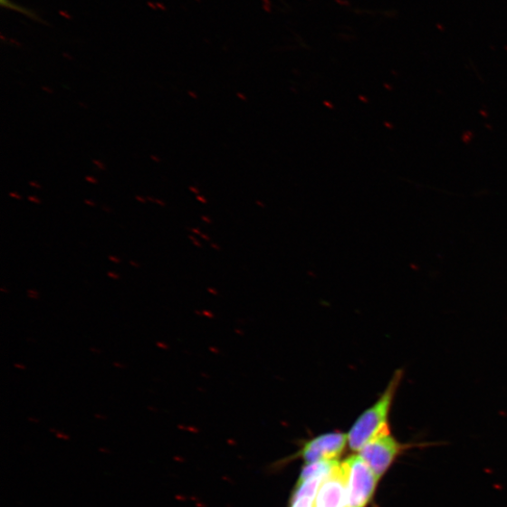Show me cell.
<instances>
[{
  "label": "cell",
  "instance_id": "obj_1",
  "mask_svg": "<svg viewBox=\"0 0 507 507\" xmlns=\"http://www.w3.org/2000/svg\"><path fill=\"white\" fill-rule=\"evenodd\" d=\"M402 376V370H397L385 392L352 425L348 434L349 447L352 451L359 452L371 440L390 429L388 419Z\"/></svg>",
  "mask_w": 507,
  "mask_h": 507
},
{
  "label": "cell",
  "instance_id": "obj_2",
  "mask_svg": "<svg viewBox=\"0 0 507 507\" xmlns=\"http://www.w3.org/2000/svg\"><path fill=\"white\" fill-rule=\"evenodd\" d=\"M347 477V507H367L373 500L379 479L359 454L343 462Z\"/></svg>",
  "mask_w": 507,
  "mask_h": 507
},
{
  "label": "cell",
  "instance_id": "obj_3",
  "mask_svg": "<svg viewBox=\"0 0 507 507\" xmlns=\"http://www.w3.org/2000/svg\"><path fill=\"white\" fill-rule=\"evenodd\" d=\"M413 446L415 445L400 443L393 436L391 429H388L368 443L359 451V455L380 479L389 471L399 456Z\"/></svg>",
  "mask_w": 507,
  "mask_h": 507
},
{
  "label": "cell",
  "instance_id": "obj_4",
  "mask_svg": "<svg viewBox=\"0 0 507 507\" xmlns=\"http://www.w3.org/2000/svg\"><path fill=\"white\" fill-rule=\"evenodd\" d=\"M348 443V435L329 433L320 435L304 445L301 459L307 464L338 461Z\"/></svg>",
  "mask_w": 507,
  "mask_h": 507
},
{
  "label": "cell",
  "instance_id": "obj_5",
  "mask_svg": "<svg viewBox=\"0 0 507 507\" xmlns=\"http://www.w3.org/2000/svg\"><path fill=\"white\" fill-rule=\"evenodd\" d=\"M315 507H347V477L343 463H340L322 482Z\"/></svg>",
  "mask_w": 507,
  "mask_h": 507
},
{
  "label": "cell",
  "instance_id": "obj_6",
  "mask_svg": "<svg viewBox=\"0 0 507 507\" xmlns=\"http://www.w3.org/2000/svg\"><path fill=\"white\" fill-rule=\"evenodd\" d=\"M327 475L315 476L298 483L292 495L291 507H315L318 492Z\"/></svg>",
  "mask_w": 507,
  "mask_h": 507
},
{
  "label": "cell",
  "instance_id": "obj_7",
  "mask_svg": "<svg viewBox=\"0 0 507 507\" xmlns=\"http://www.w3.org/2000/svg\"><path fill=\"white\" fill-rule=\"evenodd\" d=\"M0 4H2V6L6 8V9L15 11L19 14H22L25 16H28L31 19L38 21L40 23H44V21L42 20V18L39 16V14H37L36 12H34V11H33V10L27 8V7L19 5L15 3H14V2H12V0H2V3H0Z\"/></svg>",
  "mask_w": 507,
  "mask_h": 507
},
{
  "label": "cell",
  "instance_id": "obj_8",
  "mask_svg": "<svg viewBox=\"0 0 507 507\" xmlns=\"http://www.w3.org/2000/svg\"><path fill=\"white\" fill-rule=\"evenodd\" d=\"M93 165L100 170H106L107 167L103 162H100V160H92Z\"/></svg>",
  "mask_w": 507,
  "mask_h": 507
},
{
  "label": "cell",
  "instance_id": "obj_9",
  "mask_svg": "<svg viewBox=\"0 0 507 507\" xmlns=\"http://www.w3.org/2000/svg\"><path fill=\"white\" fill-rule=\"evenodd\" d=\"M85 180H86V182H88L91 185H97L98 184V180L93 176L85 177Z\"/></svg>",
  "mask_w": 507,
  "mask_h": 507
},
{
  "label": "cell",
  "instance_id": "obj_10",
  "mask_svg": "<svg viewBox=\"0 0 507 507\" xmlns=\"http://www.w3.org/2000/svg\"><path fill=\"white\" fill-rule=\"evenodd\" d=\"M28 200L34 203V205H41L42 203L41 199L34 196H29Z\"/></svg>",
  "mask_w": 507,
  "mask_h": 507
},
{
  "label": "cell",
  "instance_id": "obj_11",
  "mask_svg": "<svg viewBox=\"0 0 507 507\" xmlns=\"http://www.w3.org/2000/svg\"><path fill=\"white\" fill-rule=\"evenodd\" d=\"M84 203L86 206H90V207H95L96 206V203L91 199H85Z\"/></svg>",
  "mask_w": 507,
  "mask_h": 507
},
{
  "label": "cell",
  "instance_id": "obj_12",
  "mask_svg": "<svg viewBox=\"0 0 507 507\" xmlns=\"http://www.w3.org/2000/svg\"><path fill=\"white\" fill-rule=\"evenodd\" d=\"M9 196L12 197V198L17 199V200H21V199H22V196H21L18 193H16V192H11V193H9Z\"/></svg>",
  "mask_w": 507,
  "mask_h": 507
},
{
  "label": "cell",
  "instance_id": "obj_13",
  "mask_svg": "<svg viewBox=\"0 0 507 507\" xmlns=\"http://www.w3.org/2000/svg\"><path fill=\"white\" fill-rule=\"evenodd\" d=\"M155 203H157V205L159 206L160 207H166L167 206V203L162 199L156 198Z\"/></svg>",
  "mask_w": 507,
  "mask_h": 507
},
{
  "label": "cell",
  "instance_id": "obj_14",
  "mask_svg": "<svg viewBox=\"0 0 507 507\" xmlns=\"http://www.w3.org/2000/svg\"><path fill=\"white\" fill-rule=\"evenodd\" d=\"M28 294L31 298H33V299H37L38 296H39L38 292L33 291V290L29 291Z\"/></svg>",
  "mask_w": 507,
  "mask_h": 507
},
{
  "label": "cell",
  "instance_id": "obj_15",
  "mask_svg": "<svg viewBox=\"0 0 507 507\" xmlns=\"http://www.w3.org/2000/svg\"><path fill=\"white\" fill-rule=\"evenodd\" d=\"M42 91H45V92H47V93H49V94H54V92H55L54 90H53V89H51V88H49V87H45V86H43V87H42Z\"/></svg>",
  "mask_w": 507,
  "mask_h": 507
},
{
  "label": "cell",
  "instance_id": "obj_16",
  "mask_svg": "<svg viewBox=\"0 0 507 507\" xmlns=\"http://www.w3.org/2000/svg\"><path fill=\"white\" fill-rule=\"evenodd\" d=\"M29 186L31 187H33V188H36V189H41L42 188V186L40 184H38L37 182H33V181L30 182Z\"/></svg>",
  "mask_w": 507,
  "mask_h": 507
},
{
  "label": "cell",
  "instance_id": "obj_17",
  "mask_svg": "<svg viewBox=\"0 0 507 507\" xmlns=\"http://www.w3.org/2000/svg\"><path fill=\"white\" fill-rule=\"evenodd\" d=\"M136 200L140 202V203H146L147 202V198L141 196H136Z\"/></svg>",
  "mask_w": 507,
  "mask_h": 507
},
{
  "label": "cell",
  "instance_id": "obj_18",
  "mask_svg": "<svg viewBox=\"0 0 507 507\" xmlns=\"http://www.w3.org/2000/svg\"><path fill=\"white\" fill-rule=\"evenodd\" d=\"M150 159L155 163H161V159L157 156H150Z\"/></svg>",
  "mask_w": 507,
  "mask_h": 507
},
{
  "label": "cell",
  "instance_id": "obj_19",
  "mask_svg": "<svg viewBox=\"0 0 507 507\" xmlns=\"http://www.w3.org/2000/svg\"><path fill=\"white\" fill-rule=\"evenodd\" d=\"M109 259L115 263H120V260H119L118 258H116L114 256H110Z\"/></svg>",
  "mask_w": 507,
  "mask_h": 507
},
{
  "label": "cell",
  "instance_id": "obj_20",
  "mask_svg": "<svg viewBox=\"0 0 507 507\" xmlns=\"http://www.w3.org/2000/svg\"><path fill=\"white\" fill-rule=\"evenodd\" d=\"M108 274H109V276L111 277V278H114V279H118V278H119V275L116 274L115 273L110 272Z\"/></svg>",
  "mask_w": 507,
  "mask_h": 507
},
{
  "label": "cell",
  "instance_id": "obj_21",
  "mask_svg": "<svg viewBox=\"0 0 507 507\" xmlns=\"http://www.w3.org/2000/svg\"><path fill=\"white\" fill-rule=\"evenodd\" d=\"M146 198H147L148 201H150V202H152V203H155V202H156V198H154V197L147 196Z\"/></svg>",
  "mask_w": 507,
  "mask_h": 507
},
{
  "label": "cell",
  "instance_id": "obj_22",
  "mask_svg": "<svg viewBox=\"0 0 507 507\" xmlns=\"http://www.w3.org/2000/svg\"><path fill=\"white\" fill-rule=\"evenodd\" d=\"M158 346L160 347V348H163V349H168V347H167V345H165V344H163V343H161V342H158Z\"/></svg>",
  "mask_w": 507,
  "mask_h": 507
},
{
  "label": "cell",
  "instance_id": "obj_23",
  "mask_svg": "<svg viewBox=\"0 0 507 507\" xmlns=\"http://www.w3.org/2000/svg\"><path fill=\"white\" fill-rule=\"evenodd\" d=\"M79 105L84 109V110H88V106H86L84 103H82V101H80Z\"/></svg>",
  "mask_w": 507,
  "mask_h": 507
},
{
  "label": "cell",
  "instance_id": "obj_24",
  "mask_svg": "<svg viewBox=\"0 0 507 507\" xmlns=\"http://www.w3.org/2000/svg\"><path fill=\"white\" fill-rule=\"evenodd\" d=\"M103 210L109 214L112 213V210L108 208V206H103Z\"/></svg>",
  "mask_w": 507,
  "mask_h": 507
},
{
  "label": "cell",
  "instance_id": "obj_25",
  "mask_svg": "<svg viewBox=\"0 0 507 507\" xmlns=\"http://www.w3.org/2000/svg\"><path fill=\"white\" fill-rule=\"evenodd\" d=\"M189 190L192 191L193 193H198V190L195 187H189Z\"/></svg>",
  "mask_w": 507,
  "mask_h": 507
},
{
  "label": "cell",
  "instance_id": "obj_26",
  "mask_svg": "<svg viewBox=\"0 0 507 507\" xmlns=\"http://www.w3.org/2000/svg\"><path fill=\"white\" fill-rule=\"evenodd\" d=\"M197 199H198L199 201H201V202L206 203V200L205 199V197L197 196Z\"/></svg>",
  "mask_w": 507,
  "mask_h": 507
},
{
  "label": "cell",
  "instance_id": "obj_27",
  "mask_svg": "<svg viewBox=\"0 0 507 507\" xmlns=\"http://www.w3.org/2000/svg\"><path fill=\"white\" fill-rule=\"evenodd\" d=\"M188 94L193 98H196V95L192 91H188Z\"/></svg>",
  "mask_w": 507,
  "mask_h": 507
},
{
  "label": "cell",
  "instance_id": "obj_28",
  "mask_svg": "<svg viewBox=\"0 0 507 507\" xmlns=\"http://www.w3.org/2000/svg\"><path fill=\"white\" fill-rule=\"evenodd\" d=\"M15 367L18 368H21V369H24V366H20L19 364H16Z\"/></svg>",
  "mask_w": 507,
  "mask_h": 507
},
{
  "label": "cell",
  "instance_id": "obj_29",
  "mask_svg": "<svg viewBox=\"0 0 507 507\" xmlns=\"http://www.w3.org/2000/svg\"><path fill=\"white\" fill-rule=\"evenodd\" d=\"M130 263H131V265H133V266L139 267V264L135 263L134 262H131Z\"/></svg>",
  "mask_w": 507,
  "mask_h": 507
},
{
  "label": "cell",
  "instance_id": "obj_30",
  "mask_svg": "<svg viewBox=\"0 0 507 507\" xmlns=\"http://www.w3.org/2000/svg\"><path fill=\"white\" fill-rule=\"evenodd\" d=\"M114 365H115V367H118V368H123V366L121 364H119V363H115Z\"/></svg>",
  "mask_w": 507,
  "mask_h": 507
}]
</instances>
